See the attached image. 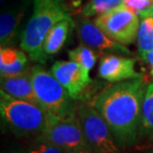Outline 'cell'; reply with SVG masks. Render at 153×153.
I'll return each mask as SVG.
<instances>
[{
  "label": "cell",
  "mask_w": 153,
  "mask_h": 153,
  "mask_svg": "<svg viewBox=\"0 0 153 153\" xmlns=\"http://www.w3.org/2000/svg\"><path fill=\"white\" fill-rule=\"evenodd\" d=\"M146 88L140 76L109 85L94 100L93 105L108 123L118 145H131L136 141Z\"/></svg>",
  "instance_id": "cell-1"
},
{
  "label": "cell",
  "mask_w": 153,
  "mask_h": 153,
  "mask_svg": "<svg viewBox=\"0 0 153 153\" xmlns=\"http://www.w3.org/2000/svg\"><path fill=\"white\" fill-rule=\"evenodd\" d=\"M65 0H33L32 13L20 40L21 49L33 61L45 64L44 41L49 31L58 22L70 17Z\"/></svg>",
  "instance_id": "cell-2"
},
{
  "label": "cell",
  "mask_w": 153,
  "mask_h": 153,
  "mask_svg": "<svg viewBox=\"0 0 153 153\" xmlns=\"http://www.w3.org/2000/svg\"><path fill=\"white\" fill-rule=\"evenodd\" d=\"M0 114L6 126L20 136L38 137L48 117V112L41 105L17 100L3 91H0Z\"/></svg>",
  "instance_id": "cell-3"
},
{
  "label": "cell",
  "mask_w": 153,
  "mask_h": 153,
  "mask_svg": "<svg viewBox=\"0 0 153 153\" xmlns=\"http://www.w3.org/2000/svg\"><path fill=\"white\" fill-rule=\"evenodd\" d=\"M31 78L40 105L46 111L59 116L76 114L73 99L52 73L35 66L31 70Z\"/></svg>",
  "instance_id": "cell-4"
},
{
  "label": "cell",
  "mask_w": 153,
  "mask_h": 153,
  "mask_svg": "<svg viewBox=\"0 0 153 153\" xmlns=\"http://www.w3.org/2000/svg\"><path fill=\"white\" fill-rule=\"evenodd\" d=\"M37 139L50 142L65 152L81 149L88 150L84 130L76 114L59 116L48 112L45 128Z\"/></svg>",
  "instance_id": "cell-5"
},
{
  "label": "cell",
  "mask_w": 153,
  "mask_h": 153,
  "mask_svg": "<svg viewBox=\"0 0 153 153\" xmlns=\"http://www.w3.org/2000/svg\"><path fill=\"white\" fill-rule=\"evenodd\" d=\"M88 149L94 153H119L111 128L93 105L82 103L76 111Z\"/></svg>",
  "instance_id": "cell-6"
},
{
  "label": "cell",
  "mask_w": 153,
  "mask_h": 153,
  "mask_svg": "<svg viewBox=\"0 0 153 153\" xmlns=\"http://www.w3.org/2000/svg\"><path fill=\"white\" fill-rule=\"evenodd\" d=\"M96 25L109 38L123 45L135 41L139 28V16L124 5L96 17Z\"/></svg>",
  "instance_id": "cell-7"
},
{
  "label": "cell",
  "mask_w": 153,
  "mask_h": 153,
  "mask_svg": "<svg viewBox=\"0 0 153 153\" xmlns=\"http://www.w3.org/2000/svg\"><path fill=\"white\" fill-rule=\"evenodd\" d=\"M33 0H18L2 9L0 14V46L13 47L21 40L23 20Z\"/></svg>",
  "instance_id": "cell-8"
},
{
  "label": "cell",
  "mask_w": 153,
  "mask_h": 153,
  "mask_svg": "<svg viewBox=\"0 0 153 153\" xmlns=\"http://www.w3.org/2000/svg\"><path fill=\"white\" fill-rule=\"evenodd\" d=\"M51 73L66 88L73 100L82 97L84 91L91 84L90 75L74 61H57L51 69Z\"/></svg>",
  "instance_id": "cell-9"
},
{
  "label": "cell",
  "mask_w": 153,
  "mask_h": 153,
  "mask_svg": "<svg viewBox=\"0 0 153 153\" xmlns=\"http://www.w3.org/2000/svg\"><path fill=\"white\" fill-rule=\"evenodd\" d=\"M136 60L117 55H108L100 60L99 76L111 82H119L142 76L135 70Z\"/></svg>",
  "instance_id": "cell-10"
},
{
  "label": "cell",
  "mask_w": 153,
  "mask_h": 153,
  "mask_svg": "<svg viewBox=\"0 0 153 153\" xmlns=\"http://www.w3.org/2000/svg\"><path fill=\"white\" fill-rule=\"evenodd\" d=\"M78 33L79 38L85 45L91 48L105 52H114L129 56L130 50L125 45L114 41L109 38L102 29L99 28L96 23L90 20L84 19L78 24Z\"/></svg>",
  "instance_id": "cell-11"
},
{
  "label": "cell",
  "mask_w": 153,
  "mask_h": 153,
  "mask_svg": "<svg viewBox=\"0 0 153 153\" xmlns=\"http://www.w3.org/2000/svg\"><path fill=\"white\" fill-rule=\"evenodd\" d=\"M0 85H1V91H5L9 96L17 100H25L40 105L33 87L31 72L27 71L22 75L10 76V78H1Z\"/></svg>",
  "instance_id": "cell-12"
},
{
  "label": "cell",
  "mask_w": 153,
  "mask_h": 153,
  "mask_svg": "<svg viewBox=\"0 0 153 153\" xmlns=\"http://www.w3.org/2000/svg\"><path fill=\"white\" fill-rule=\"evenodd\" d=\"M28 58L23 50L13 47L0 48V75L1 78H10L28 71Z\"/></svg>",
  "instance_id": "cell-13"
},
{
  "label": "cell",
  "mask_w": 153,
  "mask_h": 153,
  "mask_svg": "<svg viewBox=\"0 0 153 153\" xmlns=\"http://www.w3.org/2000/svg\"><path fill=\"white\" fill-rule=\"evenodd\" d=\"M71 16L58 22L47 34L43 45L44 53L46 56H53L57 54L68 40L69 34L73 26Z\"/></svg>",
  "instance_id": "cell-14"
},
{
  "label": "cell",
  "mask_w": 153,
  "mask_h": 153,
  "mask_svg": "<svg viewBox=\"0 0 153 153\" xmlns=\"http://www.w3.org/2000/svg\"><path fill=\"white\" fill-rule=\"evenodd\" d=\"M138 55L142 60L153 49V16L141 18L137 33Z\"/></svg>",
  "instance_id": "cell-15"
},
{
  "label": "cell",
  "mask_w": 153,
  "mask_h": 153,
  "mask_svg": "<svg viewBox=\"0 0 153 153\" xmlns=\"http://www.w3.org/2000/svg\"><path fill=\"white\" fill-rule=\"evenodd\" d=\"M140 131L146 137L153 138V82L147 85L143 97L140 116Z\"/></svg>",
  "instance_id": "cell-16"
},
{
  "label": "cell",
  "mask_w": 153,
  "mask_h": 153,
  "mask_svg": "<svg viewBox=\"0 0 153 153\" xmlns=\"http://www.w3.org/2000/svg\"><path fill=\"white\" fill-rule=\"evenodd\" d=\"M122 5L123 0H88L82 7V14L87 18L97 17Z\"/></svg>",
  "instance_id": "cell-17"
},
{
  "label": "cell",
  "mask_w": 153,
  "mask_h": 153,
  "mask_svg": "<svg viewBox=\"0 0 153 153\" xmlns=\"http://www.w3.org/2000/svg\"><path fill=\"white\" fill-rule=\"evenodd\" d=\"M69 58L71 61L78 63L88 75L97 62V56L94 52L84 45H81L69 51Z\"/></svg>",
  "instance_id": "cell-18"
},
{
  "label": "cell",
  "mask_w": 153,
  "mask_h": 153,
  "mask_svg": "<svg viewBox=\"0 0 153 153\" xmlns=\"http://www.w3.org/2000/svg\"><path fill=\"white\" fill-rule=\"evenodd\" d=\"M123 5L135 12L139 18L152 16L153 0H123Z\"/></svg>",
  "instance_id": "cell-19"
},
{
  "label": "cell",
  "mask_w": 153,
  "mask_h": 153,
  "mask_svg": "<svg viewBox=\"0 0 153 153\" xmlns=\"http://www.w3.org/2000/svg\"><path fill=\"white\" fill-rule=\"evenodd\" d=\"M28 153H65V151L50 142L37 139V142L30 147Z\"/></svg>",
  "instance_id": "cell-20"
},
{
  "label": "cell",
  "mask_w": 153,
  "mask_h": 153,
  "mask_svg": "<svg viewBox=\"0 0 153 153\" xmlns=\"http://www.w3.org/2000/svg\"><path fill=\"white\" fill-rule=\"evenodd\" d=\"M146 64H148L149 66H152L153 65V49L149 52V53L146 55L145 59L143 60Z\"/></svg>",
  "instance_id": "cell-21"
},
{
  "label": "cell",
  "mask_w": 153,
  "mask_h": 153,
  "mask_svg": "<svg viewBox=\"0 0 153 153\" xmlns=\"http://www.w3.org/2000/svg\"><path fill=\"white\" fill-rule=\"evenodd\" d=\"M65 153H91L87 149H81V150H73V151H66ZM94 153V152H91Z\"/></svg>",
  "instance_id": "cell-22"
},
{
  "label": "cell",
  "mask_w": 153,
  "mask_h": 153,
  "mask_svg": "<svg viewBox=\"0 0 153 153\" xmlns=\"http://www.w3.org/2000/svg\"><path fill=\"white\" fill-rule=\"evenodd\" d=\"M150 75L152 76V79H153V65L150 66Z\"/></svg>",
  "instance_id": "cell-23"
},
{
  "label": "cell",
  "mask_w": 153,
  "mask_h": 153,
  "mask_svg": "<svg viewBox=\"0 0 153 153\" xmlns=\"http://www.w3.org/2000/svg\"><path fill=\"white\" fill-rule=\"evenodd\" d=\"M12 153H25L24 151H21V150H19V151H15V152H12Z\"/></svg>",
  "instance_id": "cell-24"
},
{
  "label": "cell",
  "mask_w": 153,
  "mask_h": 153,
  "mask_svg": "<svg viewBox=\"0 0 153 153\" xmlns=\"http://www.w3.org/2000/svg\"><path fill=\"white\" fill-rule=\"evenodd\" d=\"M0 1H1V3H3V2H4V1H5V0H0Z\"/></svg>",
  "instance_id": "cell-25"
},
{
  "label": "cell",
  "mask_w": 153,
  "mask_h": 153,
  "mask_svg": "<svg viewBox=\"0 0 153 153\" xmlns=\"http://www.w3.org/2000/svg\"><path fill=\"white\" fill-rule=\"evenodd\" d=\"M152 16H153V12H152Z\"/></svg>",
  "instance_id": "cell-26"
}]
</instances>
